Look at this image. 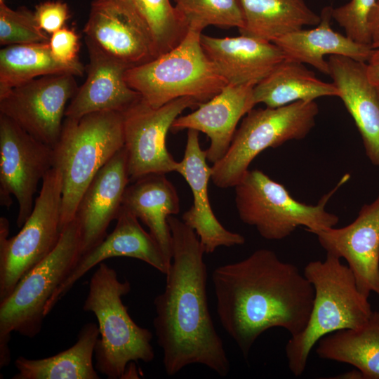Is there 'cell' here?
I'll list each match as a JSON object with an SVG mask.
<instances>
[{"label":"cell","instance_id":"1","mask_svg":"<svg viewBox=\"0 0 379 379\" xmlns=\"http://www.w3.org/2000/svg\"><path fill=\"white\" fill-rule=\"evenodd\" d=\"M212 281L219 321L245 358L267 330L282 328L294 336L308 322L312 285L295 265L272 250L260 248L218 267Z\"/></svg>","mask_w":379,"mask_h":379},{"label":"cell","instance_id":"2","mask_svg":"<svg viewBox=\"0 0 379 379\" xmlns=\"http://www.w3.org/2000/svg\"><path fill=\"white\" fill-rule=\"evenodd\" d=\"M168 222L172 259L164 290L154 300L153 320L165 372L173 376L197 364L225 377L230 361L209 312L204 248L182 220L170 215Z\"/></svg>","mask_w":379,"mask_h":379},{"label":"cell","instance_id":"3","mask_svg":"<svg viewBox=\"0 0 379 379\" xmlns=\"http://www.w3.org/2000/svg\"><path fill=\"white\" fill-rule=\"evenodd\" d=\"M303 274L314 291L313 306L305 328L291 336L285 347L288 368L296 377L304 373L310 352L321 338L361 326L373 312L352 272L340 258L326 255L323 261H311Z\"/></svg>","mask_w":379,"mask_h":379},{"label":"cell","instance_id":"4","mask_svg":"<svg viewBox=\"0 0 379 379\" xmlns=\"http://www.w3.org/2000/svg\"><path fill=\"white\" fill-rule=\"evenodd\" d=\"M130 291V282L120 281L116 270L102 262L91 278L83 305L98 324L95 368L109 379L126 378L128 364L154 358L152 333L138 325L123 303L122 297Z\"/></svg>","mask_w":379,"mask_h":379},{"label":"cell","instance_id":"5","mask_svg":"<svg viewBox=\"0 0 379 379\" xmlns=\"http://www.w3.org/2000/svg\"><path fill=\"white\" fill-rule=\"evenodd\" d=\"M124 145L123 114L96 112L65 118L53 147V167L62 174V230L74 219L78 204L98 171Z\"/></svg>","mask_w":379,"mask_h":379},{"label":"cell","instance_id":"6","mask_svg":"<svg viewBox=\"0 0 379 379\" xmlns=\"http://www.w3.org/2000/svg\"><path fill=\"white\" fill-rule=\"evenodd\" d=\"M201 32L189 29L174 48L145 64L129 68L127 84L154 108L182 97L199 103L219 93L227 83L205 53Z\"/></svg>","mask_w":379,"mask_h":379},{"label":"cell","instance_id":"7","mask_svg":"<svg viewBox=\"0 0 379 379\" xmlns=\"http://www.w3.org/2000/svg\"><path fill=\"white\" fill-rule=\"evenodd\" d=\"M350 178V174L344 175L317 204L310 205L294 199L282 184L262 171L249 169L234 187L237 213L244 223L254 227L267 240L284 239L300 226L314 234L338 224V216L328 212L326 206Z\"/></svg>","mask_w":379,"mask_h":379},{"label":"cell","instance_id":"8","mask_svg":"<svg viewBox=\"0 0 379 379\" xmlns=\"http://www.w3.org/2000/svg\"><path fill=\"white\" fill-rule=\"evenodd\" d=\"M81 239L76 219L62 231L53 251L18 281L0 301V368L9 365L13 332L32 338L41 331L46 303L65 280L80 255Z\"/></svg>","mask_w":379,"mask_h":379},{"label":"cell","instance_id":"9","mask_svg":"<svg viewBox=\"0 0 379 379\" xmlns=\"http://www.w3.org/2000/svg\"><path fill=\"white\" fill-rule=\"evenodd\" d=\"M319 109L315 101L252 109L237 129L226 154L211 166V180L220 188L234 187L265 149L304 139L315 126Z\"/></svg>","mask_w":379,"mask_h":379},{"label":"cell","instance_id":"10","mask_svg":"<svg viewBox=\"0 0 379 379\" xmlns=\"http://www.w3.org/2000/svg\"><path fill=\"white\" fill-rule=\"evenodd\" d=\"M62 172L53 167L44 177L32 213L16 235L8 238L9 222L0 218V301L57 246L62 233Z\"/></svg>","mask_w":379,"mask_h":379},{"label":"cell","instance_id":"11","mask_svg":"<svg viewBox=\"0 0 379 379\" xmlns=\"http://www.w3.org/2000/svg\"><path fill=\"white\" fill-rule=\"evenodd\" d=\"M53 167V148L0 114V204L8 208L15 197L18 227L31 215L39 182Z\"/></svg>","mask_w":379,"mask_h":379},{"label":"cell","instance_id":"12","mask_svg":"<svg viewBox=\"0 0 379 379\" xmlns=\"http://www.w3.org/2000/svg\"><path fill=\"white\" fill-rule=\"evenodd\" d=\"M200 104L192 98L182 97L154 108L141 98L122 113L130 180L152 173L176 172L178 162L166 147L168 131L185 109H196Z\"/></svg>","mask_w":379,"mask_h":379},{"label":"cell","instance_id":"13","mask_svg":"<svg viewBox=\"0 0 379 379\" xmlns=\"http://www.w3.org/2000/svg\"><path fill=\"white\" fill-rule=\"evenodd\" d=\"M74 77L50 74L18 85L0 97V114L53 148L61 133L67 102L79 88Z\"/></svg>","mask_w":379,"mask_h":379},{"label":"cell","instance_id":"14","mask_svg":"<svg viewBox=\"0 0 379 379\" xmlns=\"http://www.w3.org/2000/svg\"><path fill=\"white\" fill-rule=\"evenodd\" d=\"M83 32L131 67L159 56L152 30L131 0H94Z\"/></svg>","mask_w":379,"mask_h":379},{"label":"cell","instance_id":"15","mask_svg":"<svg viewBox=\"0 0 379 379\" xmlns=\"http://www.w3.org/2000/svg\"><path fill=\"white\" fill-rule=\"evenodd\" d=\"M314 234L326 255L347 261L364 295L368 298L373 292L379 296V194L361 207L350 224Z\"/></svg>","mask_w":379,"mask_h":379},{"label":"cell","instance_id":"16","mask_svg":"<svg viewBox=\"0 0 379 379\" xmlns=\"http://www.w3.org/2000/svg\"><path fill=\"white\" fill-rule=\"evenodd\" d=\"M115 257L140 260L164 275L171 265L151 234L142 227L135 215L122 206L113 231L78 258L67 277L46 303L45 317L86 272L104 260Z\"/></svg>","mask_w":379,"mask_h":379},{"label":"cell","instance_id":"17","mask_svg":"<svg viewBox=\"0 0 379 379\" xmlns=\"http://www.w3.org/2000/svg\"><path fill=\"white\" fill-rule=\"evenodd\" d=\"M85 42L89 56L87 77L67 107L65 117L79 119L101 111L124 113L142 98L125 80V73L131 67L102 51L86 36Z\"/></svg>","mask_w":379,"mask_h":379},{"label":"cell","instance_id":"18","mask_svg":"<svg viewBox=\"0 0 379 379\" xmlns=\"http://www.w3.org/2000/svg\"><path fill=\"white\" fill-rule=\"evenodd\" d=\"M129 181L126 154L122 147L98 171L78 204L74 219L80 233L79 256L107 235L108 226L121 211Z\"/></svg>","mask_w":379,"mask_h":379},{"label":"cell","instance_id":"19","mask_svg":"<svg viewBox=\"0 0 379 379\" xmlns=\"http://www.w3.org/2000/svg\"><path fill=\"white\" fill-rule=\"evenodd\" d=\"M176 172L187 181L193 197L192 206L182 214V220L194 230L205 253H212L220 246L244 244L245 238L225 228L212 210L208 194L211 167L200 146L199 131L187 130L184 156Z\"/></svg>","mask_w":379,"mask_h":379},{"label":"cell","instance_id":"20","mask_svg":"<svg viewBox=\"0 0 379 379\" xmlns=\"http://www.w3.org/2000/svg\"><path fill=\"white\" fill-rule=\"evenodd\" d=\"M252 86L227 84L211 100L201 103L192 112L178 117L173 123V133L193 129L210 139L207 161L214 164L226 154L241 117L255 105Z\"/></svg>","mask_w":379,"mask_h":379},{"label":"cell","instance_id":"21","mask_svg":"<svg viewBox=\"0 0 379 379\" xmlns=\"http://www.w3.org/2000/svg\"><path fill=\"white\" fill-rule=\"evenodd\" d=\"M201 46L227 84L255 86L286 58L273 42L240 35L216 38L201 34Z\"/></svg>","mask_w":379,"mask_h":379},{"label":"cell","instance_id":"22","mask_svg":"<svg viewBox=\"0 0 379 379\" xmlns=\"http://www.w3.org/2000/svg\"><path fill=\"white\" fill-rule=\"evenodd\" d=\"M329 76L362 138L366 154L379 168V94L366 62L343 55L328 58Z\"/></svg>","mask_w":379,"mask_h":379},{"label":"cell","instance_id":"23","mask_svg":"<svg viewBox=\"0 0 379 379\" xmlns=\"http://www.w3.org/2000/svg\"><path fill=\"white\" fill-rule=\"evenodd\" d=\"M332 6L323 8L321 21L313 29L289 33L273 43L283 51L285 58L314 67L329 75L326 55H343L354 60L367 62L373 48L369 44H359L346 35L335 32L331 27Z\"/></svg>","mask_w":379,"mask_h":379},{"label":"cell","instance_id":"24","mask_svg":"<svg viewBox=\"0 0 379 379\" xmlns=\"http://www.w3.org/2000/svg\"><path fill=\"white\" fill-rule=\"evenodd\" d=\"M122 206L149 228L171 264L172 237L168 218L179 213L180 200L166 174L152 173L133 181L125 190Z\"/></svg>","mask_w":379,"mask_h":379},{"label":"cell","instance_id":"25","mask_svg":"<svg viewBox=\"0 0 379 379\" xmlns=\"http://www.w3.org/2000/svg\"><path fill=\"white\" fill-rule=\"evenodd\" d=\"M100 336L98 326L84 324L77 342L68 349L51 357L30 359L18 357L17 373L13 379H99L93 357Z\"/></svg>","mask_w":379,"mask_h":379},{"label":"cell","instance_id":"26","mask_svg":"<svg viewBox=\"0 0 379 379\" xmlns=\"http://www.w3.org/2000/svg\"><path fill=\"white\" fill-rule=\"evenodd\" d=\"M339 94L333 83L320 80L303 63L286 58L253 88L255 105L263 103L271 108Z\"/></svg>","mask_w":379,"mask_h":379},{"label":"cell","instance_id":"27","mask_svg":"<svg viewBox=\"0 0 379 379\" xmlns=\"http://www.w3.org/2000/svg\"><path fill=\"white\" fill-rule=\"evenodd\" d=\"M245 25L240 34L270 42L304 26H317L321 15L304 0H241Z\"/></svg>","mask_w":379,"mask_h":379},{"label":"cell","instance_id":"28","mask_svg":"<svg viewBox=\"0 0 379 379\" xmlns=\"http://www.w3.org/2000/svg\"><path fill=\"white\" fill-rule=\"evenodd\" d=\"M317 343L320 358L350 364L365 379H379V312L373 311L361 326L337 331Z\"/></svg>","mask_w":379,"mask_h":379},{"label":"cell","instance_id":"29","mask_svg":"<svg viewBox=\"0 0 379 379\" xmlns=\"http://www.w3.org/2000/svg\"><path fill=\"white\" fill-rule=\"evenodd\" d=\"M85 70L80 61L67 64L56 60L48 42L6 46L0 51V97L39 77L57 74L82 77Z\"/></svg>","mask_w":379,"mask_h":379},{"label":"cell","instance_id":"30","mask_svg":"<svg viewBox=\"0 0 379 379\" xmlns=\"http://www.w3.org/2000/svg\"><path fill=\"white\" fill-rule=\"evenodd\" d=\"M175 8L189 29L209 26L242 29L245 18L241 0H179Z\"/></svg>","mask_w":379,"mask_h":379},{"label":"cell","instance_id":"31","mask_svg":"<svg viewBox=\"0 0 379 379\" xmlns=\"http://www.w3.org/2000/svg\"><path fill=\"white\" fill-rule=\"evenodd\" d=\"M147 22L158 55L177 46L189 29L170 0H131Z\"/></svg>","mask_w":379,"mask_h":379},{"label":"cell","instance_id":"32","mask_svg":"<svg viewBox=\"0 0 379 379\" xmlns=\"http://www.w3.org/2000/svg\"><path fill=\"white\" fill-rule=\"evenodd\" d=\"M39 27L33 11L26 7L13 10L5 1L0 2V44L10 46L48 42Z\"/></svg>","mask_w":379,"mask_h":379},{"label":"cell","instance_id":"33","mask_svg":"<svg viewBox=\"0 0 379 379\" xmlns=\"http://www.w3.org/2000/svg\"><path fill=\"white\" fill-rule=\"evenodd\" d=\"M376 1L350 0L343 6L332 8V18L352 40L359 44L371 45L369 18Z\"/></svg>","mask_w":379,"mask_h":379},{"label":"cell","instance_id":"34","mask_svg":"<svg viewBox=\"0 0 379 379\" xmlns=\"http://www.w3.org/2000/svg\"><path fill=\"white\" fill-rule=\"evenodd\" d=\"M34 13L41 29L51 34L64 27L70 18L67 4L60 0L41 2L36 6Z\"/></svg>","mask_w":379,"mask_h":379},{"label":"cell","instance_id":"35","mask_svg":"<svg viewBox=\"0 0 379 379\" xmlns=\"http://www.w3.org/2000/svg\"><path fill=\"white\" fill-rule=\"evenodd\" d=\"M48 44L53 55L58 61L67 64L79 61V36L74 29L65 26L51 34Z\"/></svg>","mask_w":379,"mask_h":379},{"label":"cell","instance_id":"36","mask_svg":"<svg viewBox=\"0 0 379 379\" xmlns=\"http://www.w3.org/2000/svg\"><path fill=\"white\" fill-rule=\"evenodd\" d=\"M369 29L372 47L373 48H379V0L376 1L370 15Z\"/></svg>","mask_w":379,"mask_h":379},{"label":"cell","instance_id":"37","mask_svg":"<svg viewBox=\"0 0 379 379\" xmlns=\"http://www.w3.org/2000/svg\"><path fill=\"white\" fill-rule=\"evenodd\" d=\"M366 65L370 81L375 85L379 84V48H373Z\"/></svg>","mask_w":379,"mask_h":379},{"label":"cell","instance_id":"38","mask_svg":"<svg viewBox=\"0 0 379 379\" xmlns=\"http://www.w3.org/2000/svg\"><path fill=\"white\" fill-rule=\"evenodd\" d=\"M334 378L340 379H365L364 374L361 371L356 368L348 372H345L343 374L334 377Z\"/></svg>","mask_w":379,"mask_h":379},{"label":"cell","instance_id":"39","mask_svg":"<svg viewBox=\"0 0 379 379\" xmlns=\"http://www.w3.org/2000/svg\"><path fill=\"white\" fill-rule=\"evenodd\" d=\"M376 86H377L378 92V94H379V84L376 85Z\"/></svg>","mask_w":379,"mask_h":379},{"label":"cell","instance_id":"40","mask_svg":"<svg viewBox=\"0 0 379 379\" xmlns=\"http://www.w3.org/2000/svg\"><path fill=\"white\" fill-rule=\"evenodd\" d=\"M4 1H5L4 0H0V2H4Z\"/></svg>","mask_w":379,"mask_h":379},{"label":"cell","instance_id":"41","mask_svg":"<svg viewBox=\"0 0 379 379\" xmlns=\"http://www.w3.org/2000/svg\"><path fill=\"white\" fill-rule=\"evenodd\" d=\"M174 1H175V2H177V1H179V0H174Z\"/></svg>","mask_w":379,"mask_h":379}]
</instances>
